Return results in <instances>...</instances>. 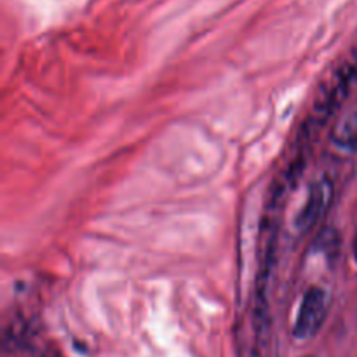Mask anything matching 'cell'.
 Instances as JSON below:
<instances>
[{
  "instance_id": "obj_1",
  "label": "cell",
  "mask_w": 357,
  "mask_h": 357,
  "mask_svg": "<svg viewBox=\"0 0 357 357\" xmlns=\"http://www.w3.org/2000/svg\"><path fill=\"white\" fill-rule=\"evenodd\" d=\"M357 80V44L351 51L342 65L331 73L330 79L321 86L319 93H317L316 100H314L312 110H310L309 117H307L305 124H303L302 139H309L316 129L323 128L335 112L344 105L347 100L349 93H351L352 86Z\"/></svg>"
},
{
  "instance_id": "obj_2",
  "label": "cell",
  "mask_w": 357,
  "mask_h": 357,
  "mask_svg": "<svg viewBox=\"0 0 357 357\" xmlns=\"http://www.w3.org/2000/svg\"><path fill=\"white\" fill-rule=\"evenodd\" d=\"M330 303V293L323 286H310L300 302L295 326H293V337L298 340H309L316 337L326 321Z\"/></svg>"
},
{
  "instance_id": "obj_3",
  "label": "cell",
  "mask_w": 357,
  "mask_h": 357,
  "mask_svg": "<svg viewBox=\"0 0 357 357\" xmlns=\"http://www.w3.org/2000/svg\"><path fill=\"white\" fill-rule=\"evenodd\" d=\"M331 201H333V183H331V180L317 178L316 181H312L309 192H307L305 201H303L302 208L298 209L295 216L296 232L303 234L314 229L324 216V213L328 211Z\"/></svg>"
},
{
  "instance_id": "obj_4",
  "label": "cell",
  "mask_w": 357,
  "mask_h": 357,
  "mask_svg": "<svg viewBox=\"0 0 357 357\" xmlns=\"http://www.w3.org/2000/svg\"><path fill=\"white\" fill-rule=\"evenodd\" d=\"M331 142L344 152H357V108L338 119L331 131Z\"/></svg>"
},
{
  "instance_id": "obj_5",
  "label": "cell",
  "mask_w": 357,
  "mask_h": 357,
  "mask_svg": "<svg viewBox=\"0 0 357 357\" xmlns=\"http://www.w3.org/2000/svg\"><path fill=\"white\" fill-rule=\"evenodd\" d=\"M352 255H354V261L357 264V234L354 237V243H352Z\"/></svg>"
}]
</instances>
